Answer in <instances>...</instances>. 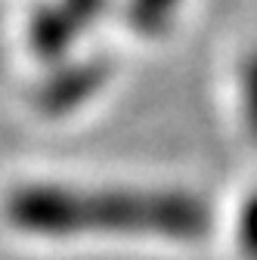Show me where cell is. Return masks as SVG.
<instances>
[{
  "instance_id": "cell-1",
  "label": "cell",
  "mask_w": 257,
  "mask_h": 260,
  "mask_svg": "<svg viewBox=\"0 0 257 260\" xmlns=\"http://www.w3.org/2000/svg\"><path fill=\"white\" fill-rule=\"evenodd\" d=\"M4 217L10 226L28 236H78V233H134L155 230L189 236L202 230L205 214L189 199H155V195H124V192H84L62 183H25L16 186Z\"/></svg>"
},
{
  "instance_id": "cell-2",
  "label": "cell",
  "mask_w": 257,
  "mask_h": 260,
  "mask_svg": "<svg viewBox=\"0 0 257 260\" xmlns=\"http://www.w3.org/2000/svg\"><path fill=\"white\" fill-rule=\"evenodd\" d=\"M174 7V0H137L134 7V16L140 22H162L158 16H168V10ZM134 19V22H137Z\"/></svg>"
},
{
  "instance_id": "cell-3",
  "label": "cell",
  "mask_w": 257,
  "mask_h": 260,
  "mask_svg": "<svg viewBox=\"0 0 257 260\" xmlns=\"http://www.w3.org/2000/svg\"><path fill=\"white\" fill-rule=\"evenodd\" d=\"M242 233H245V245H248V251L257 257V199H254V202L248 205V211H245Z\"/></svg>"
},
{
  "instance_id": "cell-4",
  "label": "cell",
  "mask_w": 257,
  "mask_h": 260,
  "mask_svg": "<svg viewBox=\"0 0 257 260\" xmlns=\"http://www.w3.org/2000/svg\"><path fill=\"white\" fill-rule=\"evenodd\" d=\"M248 115L257 130V59L248 65Z\"/></svg>"
}]
</instances>
